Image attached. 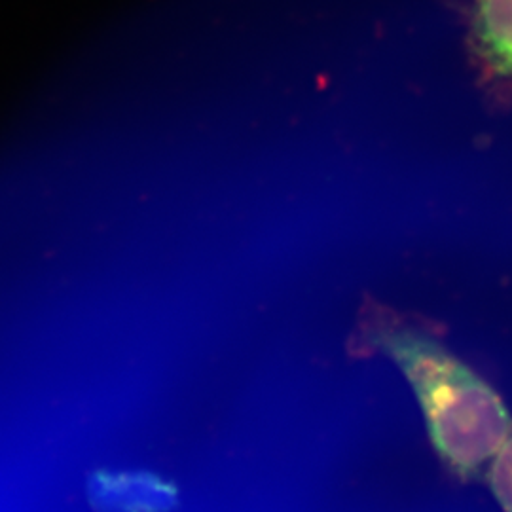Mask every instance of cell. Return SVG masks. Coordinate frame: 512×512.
<instances>
[{"mask_svg":"<svg viewBox=\"0 0 512 512\" xmlns=\"http://www.w3.org/2000/svg\"><path fill=\"white\" fill-rule=\"evenodd\" d=\"M99 512H162L175 505V490L150 475H99L90 482Z\"/></svg>","mask_w":512,"mask_h":512,"instance_id":"cell-2","label":"cell"},{"mask_svg":"<svg viewBox=\"0 0 512 512\" xmlns=\"http://www.w3.org/2000/svg\"><path fill=\"white\" fill-rule=\"evenodd\" d=\"M476 44L495 73L512 76V0H476Z\"/></svg>","mask_w":512,"mask_h":512,"instance_id":"cell-3","label":"cell"},{"mask_svg":"<svg viewBox=\"0 0 512 512\" xmlns=\"http://www.w3.org/2000/svg\"><path fill=\"white\" fill-rule=\"evenodd\" d=\"M488 484L503 512H512V433L490 461Z\"/></svg>","mask_w":512,"mask_h":512,"instance_id":"cell-4","label":"cell"},{"mask_svg":"<svg viewBox=\"0 0 512 512\" xmlns=\"http://www.w3.org/2000/svg\"><path fill=\"white\" fill-rule=\"evenodd\" d=\"M361 348L391 359L412 385L440 461L473 480L511 437L501 397L433 334L380 306L363 313Z\"/></svg>","mask_w":512,"mask_h":512,"instance_id":"cell-1","label":"cell"}]
</instances>
